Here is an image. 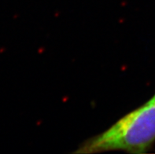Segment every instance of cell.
<instances>
[{
    "mask_svg": "<svg viewBox=\"0 0 155 154\" xmlns=\"http://www.w3.org/2000/svg\"><path fill=\"white\" fill-rule=\"evenodd\" d=\"M154 143L155 103L147 102L106 131L84 142L74 152L91 154L120 150L144 153Z\"/></svg>",
    "mask_w": 155,
    "mask_h": 154,
    "instance_id": "cell-1",
    "label": "cell"
},
{
    "mask_svg": "<svg viewBox=\"0 0 155 154\" xmlns=\"http://www.w3.org/2000/svg\"><path fill=\"white\" fill-rule=\"evenodd\" d=\"M148 102H152V103H155V94L153 96V97H152L151 98H150V99L149 100V101H148Z\"/></svg>",
    "mask_w": 155,
    "mask_h": 154,
    "instance_id": "cell-2",
    "label": "cell"
}]
</instances>
